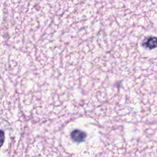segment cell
I'll return each instance as SVG.
<instances>
[{"mask_svg":"<svg viewBox=\"0 0 157 157\" xmlns=\"http://www.w3.org/2000/svg\"><path fill=\"white\" fill-rule=\"evenodd\" d=\"M86 134L80 129H74L71 133V137L72 140L76 142H82L85 140Z\"/></svg>","mask_w":157,"mask_h":157,"instance_id":"obj_1","label":"cell"},{"mask_svg":"<svg viewBox=\"0 0 157 157\" xmlns=\"http://www.w3.org/2000/svg\"><path fill=\"white\" fill-rule=\"evenodd\" d=\"M143 47L148 49H153L157 47V37H150L142 44Z\"/></svg>","mask_w":157,"mask_h":157,"instance_id":"obj_2","label":"cell"},{"mask_svg":"<svg viewBox=\"0 0 157 157\" xmlns=\"http://www.w3.org/2000/svg\"><path fill=\"white\" fill-rule=\"evenodd\" d=\"M1 144L2 145V144H3V142H4V132H3V131H1Z\"/></svg>","mask_w":157,"mask_h":157,"instance_id":"obj_3","label":"cell"}]
</instances>
